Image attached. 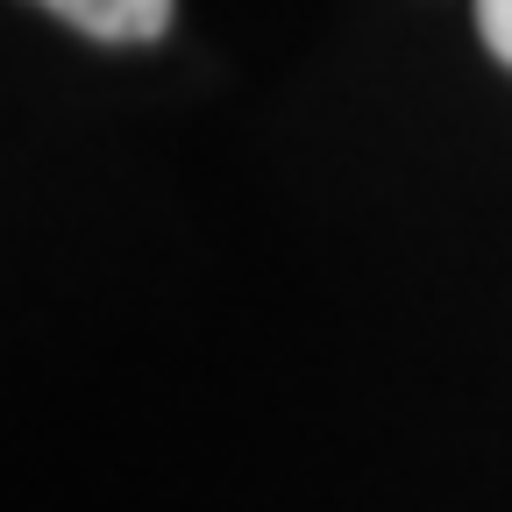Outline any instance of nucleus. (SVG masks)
Masks as SVG:
<instances>
[{
    "label": "nucleus",
    "mask_w": 512,
    "mask_h": 512,
    "mask_svg": "<svg viewBox=\"0 0 512 512\" xmlns=\"http://www.w3.org/2000/svg\"><path fill=\"white\" fill-rule=\"evenodd\" d=\"M43 8L100 43H150L171 22V0H43Z\"/></svg>",
    "instance_id": "f257e3e1"
},
{
    "label": "nucleus",
    "mask_w": 512,
    "mask_h": 512,
    "mask_svg": "<svg viewBox=\"0 0 512 512\" xmlns=\"http://www.w3.org/2000/svg\"><path fill=\"white\" fill-rule=\"evenodd\" d=\"M477 36L491 43L498 64H512V0H477Z\"/></svg>",
    "instance_id": "f03ea898"
}]
</instances>
